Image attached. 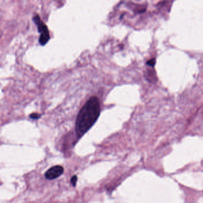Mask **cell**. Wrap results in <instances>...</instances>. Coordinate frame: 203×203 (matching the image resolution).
Instances as JSON below:
<instances>
[{
    "instance_id": "obj_1",
    "label": "cell",
    "mask_w": 203,
    "mask_h": 203,
    "mask_svg": "<svg viewBox=\"0 0 203 203\" xmlns=\"http://www.w3.org/2000/svg\"><path fill=\"white\" fill-rule=\"evenodd\" d=\"M100 114L99 99L91 96L79 112L76 120V132L79 138L82 137L95 123Z\"/></svg>"
},
{
    "instance_id": "obj_2",
    "label": "cell",
    "mask_w": 203,
    "mask_h": 203,
    "mask_svg": "<svg viewBox=\"0 0 203 203\" xmlns=\"http://www.w3.org/2000/svg\"><path fill=\"white\" fill-rule=\"evenodd\" d=\"M33 20L38 27V32L40 33L39 42L41 45H44L47 43L50 38L49 32L48 28L45 24L41 20V19L38 14H36L33 17Z\"/></svg>"
},
{
    "instance_id": "obj_3",
    "label": "cell",
    "mask_w": 203,
    "mask_h": 203,
    "mask_svg": "<svg viewBox=\"0 0 203 203\" xmlns=\"http://www.w3.org/2000/svg\"><path fill=\"white\" fill-rule=\"evenodd\" d=\"M64 172V169L61 166H55L49 169L45 174L46 179L53 180L60 176Z\"/></svg>"
},
{
    "instance_id": "obj_4",
    "label": "cell",
    "mask_w": 203,
    "mask_h": 203,
    "mask_svg": "<svg viewBox=\"0 0 203 203\" xmlns=\"http://www.w3.org/2000/svg\"><path fill=\"white\" fill-rule=\"evenodd\" d=\"M77 181H78V177H77L76 176V175L73 176L71 177V178L70 182H71V185H72L74 187H76V185Z\"/></svg>"
},
{
    "instance_id": "obj_5",
    "label": "cell",
    "mask_w": 203,
    "mask_h": 203,
    "mask_svg": "<svg viewBox=\"0 0 203 203\" xmlns=\"http://www.w3.org/2000/svg\"><path fill=\"white\" fill-rule=\"evenodd\" d=\"M41 114H38V113H32L30 115V118H31L32 119H34V120H36V119H38L40 117H41Z\"/></svg>"
},
{
    "instance_id": "obj_6",
    "label": "cell",
    "mask_w": 203,
    "mask_h": 203,
    "mask_svg": "<svg viewBox=\"0 0 203 203\" xmlns=\"http://www.w3.org/2000/svg\"><path fill=\"white\" fill-rule=\"evenodd\" d=\"M155 61H156V60L154 59L149 60L147 62V64H148L149 66H153L155 64Z\"/></svg>"
}]
</instances>
